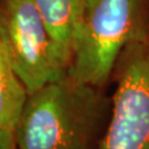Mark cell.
Wrapping results in <instances>:
<instances>
[{
    "label": "cell",
    "mask_w": 149,
    "mask_h": 149,
    "mask_svg": "<svg viewBox=\"0 0 149 149\" xmlns=\"http://www.w3.org/2000/svg\"><path fill=\"white\" fill-rule=\"evenodd\" d=\"M109 102L66 74L29 94L15 130L18 149H98Z\"/></svg>",
    "instance_id": "6da1fadb"
},
{
    "label": "cell",
    "mask_w": 149,
    "mask_h": 149,
    "mask_svg": "<svg viewBox=\"0 0 149 149\" xmlns=\"http://www.w3.org/2000/svg\"><path fill=\"white\" fill-rule=\"evenodd\" d=\"M148 39L144 0H84L68 75L103 90L123 49L133 41Z\"/></svg>",
    "instance_id": "7a4b0ae2"
},
{
    "label": "cell",
    "mask_w": 149,
    "mask_h": 149,
    "mask_svg": "<svg viewBox=\"0 0 149 149\" xmlns=\"http://www.w3.org/2000/svg\"><path fill=\"white\" fill-rule=\"evenodd\" d=\"M0 42L29 94L68 74L69 58L29 0H0Z\"/></svg>",
    "instance_id": "3957f363"
},
{
    "label": "cell",
    "mask_w": 149,
    "mask_h": 149,
    "mask_svg": "<svg viewBox=\"0 0 149 149\" xmlns=\"http://www.w3.org/2000/svg\"><path fill=\"white\" fill-rule=\"evenodd\" d=\"M113 76L112 116L98 149H149V39L123 49Z\"/></svg>",
    "instance_id": "277c9868"
},
{
    "label": "cell",
    "mask_w": 149,
    "mask_h": 149,
    "mask_svg": "<svg viewBox=\"0 0 149 149\" xmlns=\"http://www.w3.org/2000/svg\"><path fill=\"white\" fill-rule=\"evenodd\" d=\"M39 11L54 41L71 61V45L84 11V0H29Z\"/></svg>",
    "instance_id": "5b68a950"
},
{
    "label": "cell",
    "mask_w": 149,
    "mask_h": 149,
    "mask_svg": "<svg viewBox=\"0 0 149 149\" xmlns=\"http://www.w3.org/2000/svg\"><path fill=\"white\" fill-rule=\"evenodd\" d=\"M27 88L13 71L0 42V128L15 132L28 100Z\"/></svg>",
    "instance_id": "8992f818"
},
{
    "label": "cell",
    "mask_w": 149,
    "mask_h": 149,
    "mask_svg": "<svg viewBox=\"0 0 149 149\" xmlns=\"http://www.w3.org/2000/svg\"><path fill=\"white\" fill-rule=\"evenodd\" d=\"M0 149H18L15 132L0 128Z\"/></svg>",
    "instance_id": "52a82bcc"
}]
</instances>
